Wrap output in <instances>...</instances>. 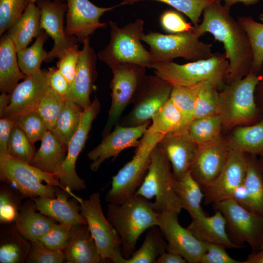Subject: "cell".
Returning a JSON list of instances; mask_svg holds the SVG:
<instances>
[{"label": "cell", "instance_id": "obj_54", "mask_svg": "<svg viewBox=\"0 0 263 263\" xmlns=\"http://www.w3.org/2000/svg\"><path fill=\"white\" fill-rule=\"evenodd\" d=\"M47 70L50 87L66 99L71 88L70 83L56 67L53 66Z\"/></svg>", "mask_w": 263, "mask_h": 263}, {"label": "cell", "instance_id": "obj_31", "mask_svg": "<svg viewBox=\"0 0 263 263\" xmlns=\"http://www.w3.org/2000/svg\"><path fill=\"white\" fill-rule=\"evenodd\" d=\"M174 188L179 199L182 209H185L192 220L206 215L201 202L205 193L196 180L188 172L182 178L174 181Z\"/></svg>", "mask_w": 263, "mask_h": 263}, {"label": "cell", "instance_id": "obj_50", "mask_svg": "<svg viewBox=\"0 0 263 263\" xmlns=\"http://www.w3.org/2000/svg\"><path fill=\"white\" fill-rule=\"evenodd\" d=\"M160 23L163 29L169 34L192 32L194 28L180 14L171 10H167L162 14Z\"/></svg>", "mask_w": 263, "mask_h": 263}, {"label": "cell", "instance_id": "obj_8", "mask_svg": "<svg viewBox=\"0 0 263 263\" xmlns=\"http://www.w3.org/2000/svg\"><path fill=\"white\" fill-rule=\"evenodd\" d=\"M0 175L24 197L54 198L58 188L63 189L56 174L44 172L8 154L0 155Z\"/></svg>", "mask_w": 263, "mask_h": 263}, {"label": "cell", "instance_id": "obj_32", "mask_svg": "<svg viewBox=\"0 0 263 263\" xmlns=\"http://www.w3.org/2000/svg\"><path fill=\"white\" fill-rule=\"evenodd\" d=\"M227 141L231 147L244 153L263 155V117L254 124L233 128Z\"/></svg>", "mask_w": 263, "mask_h": 263}, {"label": "cell", "instance_id": "obj_29", "mask_svg": "<svg viewBox=\"0 0 263 263\" xmlns=\"http://www.w3.org/2000/svg\"><path fill=\"white\" fill-rule=\"evenodd\" d=\"M20 70L17 58V51L7 34L0 39V91L11 94L20 80L26 77Z\"/></svg>", "mask_w": 263, "mask_h": 263}, {"label": "cell", "instance_id": "obj_16", "mask_svg": "<svg viewBox=\"0 0 263 263\" xmlns=\"http://www.w3.org/2000/svg\"><path fill=\"white\" fill-rule=\"evenodd\" d=\"M36 4L40 13V27L54 41L52 49L48 52L45 63L59 58L77 44V38L67 35L64 18L67 9L66 2L62 0H37Z\"/></svg>", "mask_w": 263, "mask_h": 263}, {"label": "cell", "instance_id": "obj_18", "mask_svg": "<svg viewBox=\"0 0 263 263\" xmlns=\"http://www.w3.org/2000/svg\"><path fill=\"white\" fill-rule=\"evenodd\" d=\"M150 123V121L135 127L116 124L113 130L103 136L101 143L88 153L87 156L91 161V170H97L104 161L111 157L115 158L126 149L136 148Z\"/></svg>", "mask_w": 263, "mask_h": 263}, {"label": "cell", "instance_id": "obj_35", "mask_svg": "<svg viewBox=\"0 0 263 263\" xmlns=\"http://www.w3.org/2000/svg\"><path fill=\"white\" fill-rule=\"evenodd\" d=\"M158 226L147 230L141 247L129 258L122 257L119 263H155L157 258L166 251L167 243Z\"/></svg>", "mask_w": 263, "mask_h": 263}, {"label": "cell", "instance_id": "obj_14", "mask_svg": "<svg viewBox=\"0 0 263 263\" xmlns=\"http://www.w3.org/2000/svg\"><path fill=\"white\" fill-rule=\"evenodd\" d=\"M100 109L99 101L95 96L91 104L84 110L79 126L68 143L66 156L56 174L64 189L79 191L86 188L85 181L76 172L75 164L84 147L92 122Z\"/></svg>", "mask_w": 263, "mask_h": 263}, {"label": "cell", "instance_id": "obj_59", "mask_svg": "<svg viewBox=\"0 0 263 263\" xmlns=\"http://www.w3.org/2000/svg\"><path fill=\"white\" fill-rule=\"evenodd\" d=\"M219 1H224L225 5L231 7L233 5L237 3H243L244 4L249 6L257 3L259 0H217Z\"/></svg>", "mask_w": 263, "mask_h": 263}, {"label": "cell", "instance_id": "obj_39", "mask_svg": "<svg viewBox=\"0 0 263 263\" xmlns=\"http://www.w3.org/2000/svg\"><path fill=\"white\" fill-rule=\"evenodd\" d=\"M148 129L165 135L174 132H183L186 127L182 113L169 98L151 119Z\"/></svg>", "mask_w": 263, "mask_h": 263}, {"label": "cell", "instance_id": "obj_3", "mask_svg": "<svg viewBox=\"0 0 263 263\" xmlns=\"http://www.w3.org/2000/svg\"><path fill=\"white\" fill-rule=\"evenodd\" d=\"M259 79V75L250 72L219 91L218 115L223 128L230 130L250 125L262 118L255 97Z\"/></svg>", "mask_w": 263, "mask_h": 263}, {"label": "cell", "instance_id": "obj_46", "mask_svg": "<svg viewBox=\"0 0 263 263\" xmlns=\"http://www.w3.org/2000/svg\"><path fill=\"white\" fill-rule=\"evenodd\" d=\"M15 121L33 144L41 140L48 131L44 121L37 111L23 114Z\"/></svg>", "mask_w": 263, "mask_h": 263}, {"label": "cell", "instance_id": "obj_41", "mask_svg": "<svg viewBox=\"0 0 263 263\" xmlns=\"http://www.w3.org/2000/svg\"><path fill=\"white\" fill-rule=\"evenodd\" d=\"M203 82L189 86H172L169 98L182 113L185 130L194 119L196 99Z\"/></svg>", "mask_w": 263, "mask_h": 263}, {"label": "cell", "instance_id": "obj_37", "mask_svg": "<svg viewBox=\"0 0 263 263\" xmlns=\"http://www.w3.org/2000/svg\"><path fill=\"white\" fill-rule=\"evenodd\" d=\"M83 111L76 103L66 99L56 125L50 131L67 146L79 126Z\"/></svg>", "mask_w": 263, "mask_h": 263}, {"label": "cell", "instance_id": "obj_45", "mask_svg": "<svg viewBox=\"0 0 263 263\" xmlns=\"http://www.w3.org/2000/svg\"><path fill=\"white\" fill-rule=\"evenodd\" d=\"M142 0H123L119 5L132 4ZM165 3L184 14L194 27L199 24L205 9L214 0H154Z\"/></svg>", "mask_w": 263, "mask_h": 263}, {"label": "cell", "instance_id": "obj_56", "mask_svg": "<svg viewBox=\"0 0 263 263\" xmlns=\"http://www.w3.org/2000/svg\"><path fill=\"white\" fill-rule=\"evenodd\" d=\"M259 81L256 87L255 97L256 102L260 111L263 117V63L262 69L259 74Z\"/></svg>", "mask_w": 263, "mask_h": 263}, {"label": "cell", "instance_id": "obj_15", "mask_svg": "<svg viewBox=\"0 0 263 263\" xmlns=\"http://www.w3.org/2000/svg\"><path fill=\"white\" fill-rule=\"evenodd\" d=\"M179 212L165 211L159 214L158 226L167 241L166 251L183 257L188 263H200L207 243L199 240L178 221Z\"/></svg>", "mask_w": 263, "mask_h": 263}, {"label": "cell", "instance_id": "obj_25", "mask_svg": "<svg viewBox=\"0 0 263 263\" xmlns=\"http://www.w3.org/2000/svg\"><path fill=\"white\" fill-rule=\"evenodd\" d=\"M63 252L68 263H98L103 261L87 224L72 225Z\"/></svg>", "mask_w": 263, "mask_h": 263}, {"label": "cell", "instance_id": "obj_23", "mask_svg": "<svg viewBox=\"0 0 263 263\" xmlns=\"http://www.w3.org/2000/svg\"><path fill=\"white\" fill-rule=\"evenodd\" d=\"M158 144L169 159L176 180L190 170L200 148L183 132L167 134Z\"/></svg>", "mask_w": 263, "mask_h": 263}, {"label": "cell", "instance_id": "obj_30", "mask_svg": "<svg viewBox=\"0 0 263 263\" xmlns=\"http://www.w3.org/2000/svg\"><path fill=\"white\" fill-rule=\"evenodd\" d=\"M41 141L31 165L44 172L56 175L66 156L68 146L49 130Z\"/></svg>", "mask_w": 263, "mask_h": 263}, {"label": "cell", "instance_id": "obj_57", "mask_svg": "<svg viewBox=\"0 0 263 263\" xmlns=\"http://www.w3.org/2000/svg\"><path fill=\"white\" fill-rule=\"evenodd\" d=\"M187 263L186 260L181 256L166 251L159 256L155 263Z\"/></svg>", "mask_w": 263, "mask_h": 263}, {"label": "cell", "instance_id": "obj_11", "mask_svg": "<svg viewBox=\"0 0 263 263\" xmlns=\"http://www.w3.org/2000/svg\"><path fill=\"white\" fill-rule=\"evenodd\" d=\"M100 194L94 192L87 199L75 195L80 204V213L85 219L89 230L102 259L118 263L123 256L121 241L115 228L102 211Z\"/></svg>", "mask_w": 263, "mask_h": 263}, {"label": "cell", "instance_id": "obj_64", "mask_svg": "<svg viewBox=\"0 0 263 263\" xmlns=\"http://www.w3.org/2000/svg\"><path fill=\"white\" fill-rule=\"evenodd\" d=\"M259 19L263 21V13L261 14L259 16Z\"/></svg>", "mask_w": 263, "mask_h": 263}, {"label": "cell", "instance_id": "obj_13", "mask_svg": "<svg viewBox=\"0 0 263 263\" xmlns=\"http://www.w3.org/2000/svg\"><path fill=\"white\" fill-rule=\"evenodd\" d=\"M172 86L155 75H147L132 102L131 111L120 125L135 127L150 121L169 99Z\"/></svg>", "mask_w": 263, "mask_h": 263}, {"label": "cell", "instance_id": "obj_7", "mask_svg": "<svg viewBox=\"0 0 263 263\" xmlns=\"http://www.w3.org/2000/svg\"><path fill=\"white\" fill-rule=\"evenodd\" d=\"M174 181L170 163L157 144L152 151L147 173L135 193L148 200L154 197L152 205L157 213H179L182 207L174 188Z\"/></svg>", "mask_w": 263, "mask_h": 263}, {"label": "cell", "instance_id": "obj_61", "mask_svg": "<svg viewBox=\"0 0 263 263\" xmlns=\"http://www.w3.org/2000/svg\"><path fill=\"white\" fill-rule=\"evenodd\" d=\"M258 162L261 170L263 175V154L259 156V157L258 158Z\"/></svg>", "mask_w": 263, "mask_h": 263}, {"label": "cell", "instance_id": "obj_60", "mask_svg": "<svg viewBox=\"0 0 263 263\" xmlns=\"http://www.w3.org/2000/svg\"><path fill=\"white\" fill-rule=\"evenodd\" d=\"M10 99L11 94L1 93L0 95V113L8 106Z\"/></svg>", "mask_w": 263, "mask_h": 263}, {"label": "cell", "instance_id": "obj_4", "mask_svg": "<svg viewBox=\"0 0 263 263\" xmlns=\"http://www.w3.org/2000/svg\"><path fill=\"white\" fill-rule=\"evenodd\" d=\"M229 61L225 54L216 52L209 57L185 64L173 61L152 63L154 75L174 86H189L212 81L222 90L226 85Z\"/></svg>", "mask_w": 263, "mask_h": 263}, {"label": "cell", "instance_id": "obj_44", "mask_svg": "<svg viewBox=\"0 0 263 263\" xmlns=\"http://www.w3.org/2000/svg\"><path fill=\"white\" fill-rule=\"evenodd\" d=\"M65 100V98L56 94L50 87L42 96L36 111L48 130L51 131L54 128Z\"/></svg>", "mask_w": 263, "mask_h": 263}, {"label": "cell", "instance_id": "obj_36", "mask_svg": "<svg viewBox=\"0 0 263 263\" xmlns=\"http://www.w3.org/2000/svg\"><path fill=\"white\" fill-rule=\"evenodd\" d=\"M49 35L41 30L34 43L29 47L17 52V58L21 71L26 76L40 73L41 63L47 57L48 52L43 48Z\"/></svg>", "mask_w": 263, "mask_h": 263}, {"label": "cell", "instance_id": "obj_10", "mask_svg": "<svg viewBox=\"0 0 263 263\" xmlns=\"http://www.w3.org/2000/svg\"><path fill=\"white\" fill-rule=\"evenodd\" d=\"M113 74L110 82L112 102L103 137L118 123L126 108L132 103L140 86L147 75L146 67L132 63H118L109 67Z\"/></svg>", "mask_w": 263, "mask_h": 263}, {"label": "cell", "instance_id": "obj_58", "mask_svg": "<svg viewBox=\"0 0 263 263\" xmlns=\"http://www.w3.org/2000/svg\"><path fill=\"white\" fill-rule=\"evenodd\" d=\"M242 263H263V251H252Z\"/></svg>", "mask_w": 263, "mask_h": 263}, {"label": "cell", "instance_id": "obj_43", "mask_svg": "<svg viewBox=\"0 0 263 263\" xmlns=\"http://www.w3.org/2000/svg\"><path fill=\"white\" fill-rule=\"evenodd\" d=\"M7 153L14 158L30 164L36 153L34 144L15 123L9 140Z\"/></svg>", "mask_w": 263, "mask_h": 263}, {"label": "cell", "instance_id": "obj_22", "mask_svg": "<svg viewBox=\"0 0 263 263\" xmlns=\"http://www.w3.org/2000/svg\"><path fill=\"white\" fill-rule=\"evenodd\" d=\"M229 148L227 140L223 138L200 148L189 171L203 190L220 174Z\"/></svg>", "mask_w": 263, "mask_h": 263}, {"label": "cell", "instance_id": "obj_27", "mask_svg": "<svg viewBox=\"0 0 263 263\" xmlns=\"http://www.w3.org/2000/svg\"><path fill=\"white\" fill-rule=\"evenodd\" d=\"M37 210L34 201L26 202L15 221V229L31 242L38 240L56 224L55 220Z\"/></svg>", "mask_w": 263, "mask_h": 263}, {"label": "cell", "instance_id": "obj_6", "mask_svg": "<svg viewBox=\"0 0 263 263\" xmlns=\"http://www.w3.org/2000/svg\"><path fill=\"white\" fill-rule=\"evenodd\" d=\"M164 136L148 129L132 160L113 177L111 188L105 197L107 202L121 204L135 193L149 169L152 151Z\"/></svg>", "mask_w": 263, "mask_h": 263}, {"label": "cell", "instance_id": "obj_34", "mask_svg": "<svg viewBox=\"0 0 263 263\" xmlns=\"http://www.w3.org/2000/svg\"><path fill=\"white\" fill-rule=\"evenodd\" d=\"M222 122L218 114L194 119L183 132L200 148L222 137Z\"/></svg>", "mask_w": 263, "mask_h": 263}, {"label": "cell", "instance_id": "obj_47", "mask_svg": "<svg viewBox=\"0 0 263 263\" xmlns=\"http://www.w3.org/2000/svg\"><path fill=\"white\" fill-rule=\"evenodd\" d=\"M26 0H0V35L2 36L26 9Z\"/></svg>", "mask_w": 263, "mask_h": 263}, {"label": "cell", "instance_id": "obj_40", "mask_svg": "<svg viewBox=\"0 0 263 263\" xmlns=\"http://www.w3.org/2000/svg\"><path fill=\"white\" fill-rule=\"evenodd\" d=\"M237 20L245 31L253 53L252 71L259 74L263 63V23L255 21L250 16H240Z\"/></svg>", "mask_w": 263, "mask_h": 263}, {"label": "cell", "instance_id": "obj_5", "mask_svg": "<svg viewBox=\"0 0 263 263\" xmlns=\"http://www.w3.org/2000/svg\"><path fill=\"white\" fill-rule=\"evenodd\" d=\"M143 20L137 19L122 27L109 21L110 39L97 54L98 59L109 67L123 62L136 63L150 68L152 63L149 51L141 43Z\"/></svg>", "mask_w": 263, "mask_h": 263}, {"label": "cell", "instance_id": "obj_1", "mask_svg": "<svg viewBox=\"0 0 263 263\" xmlns=\"http://www.w3.org/2000/svg\"><path fill=\"white\" fill-rule=\"evenodd\" d=\"M230 7L214 0L203 11L202 21L193 32L200 37L208 33L222 42L229 66L226 84L242 78L252 71L253 53L249 38L230 14Z\"/></svg>", "mask_w": 263, "mask_h": 263}, {"label": "cell", "instance_id": "obj_28", "mask_svg": "<svg viewBox=\"0 0 263 263\" xmlns=\"http://www.w3.org/2000/svg\"><path fill=\"white\" fill-rule=\"evenodd\" d=\"M40 13L36 3H29L26 9L7 31L17 52L27 47L33 38L40 34Z\"/></svg>", "mask_w": 263, "mask_h": 263}, {"label": "cell", "instance_id": "obj_2", "mask_svg": "<svg viewBox=\"0 0 263 263\" xmlns=\"http://www.w3.org/2000/svg\"><path fill=\"white\" fill-rule=\"evenodd\" d=\"M159 214L149 200L136 193L121 204L109 203L106 217L120 238L124 258L131 256L145 231L158 226Z\"/></svg>", "mask_w": 263, "mask_h": 263}, {"label": "cell", "instance_id": "obj_33", "mask_svg": "<svg viewBox=\"0 0 263 263\" xmlns=\"http://www.w3.org/2000/svg\"><path fill=\"white\" fill-rule=\"evenodd\" d=\"M247 154V168L243 184L247 194L248 210L263 216V175L257 156Z\"/></svg>", "mask_w": 263, "mask_h": 263}, {"label": "cell", "instance_id": "obj_12", "mask_svg": "<svg viewBox=\"0 0 263 263\" xmlns=\"http://www.w3.org/2000/svg\"><path fill=\"white\" fill-rule=\"evenodd\" d=\"M213 205L225 217L227 232L232 242L241 248L247 243L252 251H258L263 231V216L246 209L231 199Z\"/></svg>", "mask_w": 263, "mask_h": 263}, {"label": "cell", "instance_id": "obj_53", "mask_svg": "<svg viewBox=\"0 0 263 263\" xmlns=\"http://www.w3.org/2000/svg\"><path fill=\"white\" fill-rule=\"evenodd\" d=\"M225 248L215 244L207 243L206 250L202 255L200 263H242L231 257Z\"/></svg>", "mask_w": 263, "mask_h": 263}, {"label": "cell", "instance_id": "obj_26", "mask_svg": "<svg viewBox=\"0 0 263 263\" xmlns=\"http://www.w3.org/2000/svg\"><path fill=\"white\" fill-rule=\"evenodd\" d=\"M215 210V213L211 216L206 215L192 220L187 228L204 243L217 244L225 248H241L229 238L223 215L219 210Z\"/></svg>", "mask_w": 263, "mask_h": 263}, {"label": "cell", "instance_id": "obj_51", "mask_svg": "<svg viewBox=\"0 0 263 263\" xmlns=\"http://www.w3.org/2000/svg\"><path fill=\"white\" fill-rule=\"evenodd\" d=\"M79 51L78 44H77L67 51L56 62V67L65 77L71 86L76 75Z\"/></svg>", "mask_w": 263, "mask_h": 263}, {"label": "cell", "instance_id": "obj_42", "mask_svg": "<svg viewBox=\"0 0 263 263\" xmlns=\"http://www.w3.org/2000/svg\"><path fill=\"white\" fill-rule=\"evenodd\" d=\"M219 91L212 81L202 83L196 99L194 119L218 114Z\"/></svg>", "mask_w": 263, "mask_h": 263}, {"label": "cell", "instance_id": "obj_63", "mask_svg": "<svg viewBox=\"0 0 263 263\" xmlns=\"http://www.w3.org/2000/svg\"><path fill=\"white\" fill-rule=\"evenodd\" d=\"M28 3H36L37 0H26ZM63 1H65L66 0H62Z\"/></svg>", "mask_w": 263, "mask_h": 263}, {"label": "cell", "instance_id": "obj_62", "mask_svg": "<svg viewBox=\"0 0 263 263\" xmlns=\"http://www.w3.org/2000/svg\"><path fill=\"white\" fill-rule=\"evenodd\" d=\"M258 250L263 251V231L260 240Z\"/></svg>", "mask_w": 263, "mask_h": 263}, {"label": "cell", "instance_id": "obj_38", "mask_svg": "<svg viewBox=\"0 0 263 263\" xmlns=\"http://www.w3.org/2000/svg\"><path fill=\"white\" fill-rule=\"evenodd\" d=\"M0 263H21L26 261L31 242L20 235L14 227L1 237Z\"/></svg>", "mask_w": 263, "mask_h": 263}, {"label": "cell", "instance_id": "obj_24", "mask_svg": "<svg viewBox=\"0 0 263 263\" xmlns=\"http://www.w3.org/2000/svg\"><path fill=\"white\" fill-rule=\"evenodd\" d=\"M56 197L33 198L38 210L59 223L71 225L87 224L80 213V204L70 189H60Z\"/></svg>", "mask_w": 263, "mask_h": 263}, {"label": "cell", "instance_id": "obj_52", "mask_svg": "<svg viewBox=\"0 0 263 263\" xmlns=\"http://www.w3.org/2000/svg\"><path fill=\"white\" fill-rule=\"evenodd\" d=\"M18 204L12 193L9 190L2 189L0 194V221L10 223L15 221L19 213Z\"/></svg>", "mask_w": 263, "mask_h": 263}, {"label": "cell", "instance_id": "obj_9", "mask_svg": "<svg viewBox=\"0 0 263 263\" xmlns=\"http://www.w3.org/2000/svg\"><path fill=\"white\" fill-rule=\"evenodd\" d=\"M193 31L176 34L151 32L142 41L150 47L152 63L171 61L182 57L191 61L206 59L212 55V44L206 43Z\"/></svg>", "mask_w": 263, "mask_h": 263}, {"label": "cell", "instance_id": "obj_19", "mask_svg": "<svg viewBox=\"0 0 263 263\" xmlns=\"http://www.w3.org/2000/svg\"><path fill=\"white\" fill-rule=\"evenodd\" d=\"M49 87L47 69H43L40 73L27 76L11 93L10 102L0 113V118L15 121L23 114L36 111Z\"/></svg>", "mask_w": 263, "mask_h": 263}, {"label": "cell", "instance_id": "obj_21", "mask_svg": "<svg viewBox=\"0 0 263 263\" xmlns=\"http://www.w3.org/2000/svg\"><path fill=\"white\" fill-rule=\"evenodd\" d=\"M82 43V48L79 51L75 77L66 99L84 110L92 103L90 96L97 77L96 63L98 56L90 46L89 38Z\"/></svg>", "mask_w": 263, "mask_h": 263}, {"label": "cell", "instance_id": "obj_17", "mask_svg": "<svg viewBox=\"0 0 263 263\" xmlns=\"http://www.w3.org/2000/svg\"><path fill=\"white\" fill-rule=\"evenodd\" d=\"M247 163V154L230 146L226 162L220 174L203 190L205 204L213 205L229 199L234 189L244 182Z\"/></svg>", "mask_w": 263, "mask_h": 263}, {"label": "cell", "instance_id": "obj_55", "mask_svg": "<svg viewBox=\"0 0 263 263\" xmlns=\"http://www.w3.org/2000/svg\"><path fill=\"white\" fill-rule=\"evenodd\" d=\"M15 121L7 117L0 119V155L8 154L7 147L12 130Z\"/></svg>", "mask_w": 263, "mask_h": 263}, {"label": "cell", "instance_id": "obj_20", "mask_svg": "<svg viewBox=\"0 0 263 263\" xmlns=\"http://www.w3.org/2000/svg\"><path fill=\"white\" fill-rule=\"evenodd\" d=\"M66 0L65 32L68 36L75 37L80 43L97 29L105 28L107 23L100 22V18L105 12L119 5L101 7L89 0Z\"/></svg>", "mask_w": 263, "mask_h": 263}, {"label": "cell", "instance_id": "obj_48", "mask_svg": "<svg viewBox=\"0 0 263 263\" xmlns=\"http://www.w3.org/2000/svg\"><path fill=\"white\" fill-rule=\"evenodd\" d=\"M72 225L56 223L38 241L50 249L63 251L70 237Z\"/></svg>", "mask_w": 263, "mask_h": 263}, {"label": "cell", "instance_id": "obj_49", "mask_svg": "<svg viewBox=\"0 0 263 263\" xmlns=\"http://www.w3.org/2000/svg\"><path fill=\"white\" fill-rule=\"evenodd\" d=\"M25 262L29 263H61L65 260L63 251L50 249L38 240L31 242Z\"/></svg>", "mask_w": 263, "mask_h": 263}]
</instances>
